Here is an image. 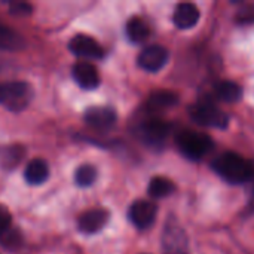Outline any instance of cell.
<instances>
[{
	"instance_id": "1",
	"label": "cell",
	"mask_w": 254,
	"mask_h": 254,
	"mask_svg": "<svg viewBox=\"0 0 254 254\" xmlns=\"http://www.w3.org/2000/svg\"><path fill=\"white\" fill-rule=\"evenodd\" d=\"M211 167L222 179L234 185L246 183L254 176L253 164L238 153L232 152H226L217 156L213 161Z\"/></svg>"
},
{
	"instance_id": "2",
	"label": "cell",
	"mask_w": 254,
	"mask_h": 254,
	"mask_svg": "<svg viewBox=\"0 0 254 254\" xmlns=\"http://www.w3.org/2000/svg\"><path fill=\"white\" fill-rule=\"evenodd\" d=\"M34 97V89L30 83L15 80L0 83V106L9 112H21L27 109Z\"/></svg>"
},
{
	"instance_id": "3",
	"label": "cell",
	"mask_w": 254,
	"mask_h": 254,
	"mask_svg": "<svg viewBox=\"0 0 254 254\" xmlns=\"http://www.w3.org/2000/svg\"><path fill=\"white\" fill-rule=\"evenodd\" d=\"M190 118L193 122H196L201 127H208V128H219L225 129L229 125V118L228 115L220 110L211 100L204 98L193 104L189 110Z\"/></svg>"
},
{
	"instance_id": "4",
	"label": "cell",
	"mask_w": 254,
	"mask_h": 254,
	"mask_svg": "<svg viewBox=\"0 0 254 254\" xmlns=\"http://www.w3.org/2000/svg\"><path fill=\"white\" fill-rule=\"evenodd\" d=\"M177 147L189 159H201L213 149V140L204 132L198 131H182L176 138Z\"/></svg>"
},
{
	"instance_id": "5",
	"label": "cell",
	"mask_w": 254,
	"mask_h": 254,
	"mask_svg": "<svg viewBox=\"0 0 254 254\" xmlns=\"http://www.w3.org/2000/svg\"><path fill=\"white\" fill-rule=\"evenodd\" d=\"M170 134V124L162 119L150 118L138 127L140 138L149 146H161Z\"/></svg>"
},
{
	"instance_id": "6",
	"label": "cell",
	"mask_w": 254,
	"mask_h": 254,
	"mask_svg": "<svg viewBox=\"0 0 254 254\" xmlns=\"http://www.w3.org/2000/svg\"><path fill=\"white\" fill-rule=\"evenodd\" d=\"M170 58V52L165 46L161 45H150L144 48L138 55V65L150 73L159 71Z\"/></svg>"
},
{
	"instance_id": "7",
	"label": "cell",
	"mask_w": 254,
	"mask_h": 254,
	"mask_svg": "<svg viewBox=\"0 0 254 254\" xmlns=\"http://www.w3.org/2000/svg\"><path fill=\"white\" fill-rule=\"evenodd\" d=\"M68 49L79 58L100 60L104 57V51H103L101 45L95 39L85 36V34L74 36L68 43Z\"/></svg>"
},
{
	"instance_id": "8",
	"label": "cell",
	"mask_w": 254,
	"mask_h": 254,
	"mask_svg": "<svg viewBox=\"0 0 254 254\" xmlns=\"http://www.w3.org/2000/svg\"><path fill=\"white\" fill-rule=\"evenodd\" d=\"M158 214V207L156 204L150 202V201H135L131 208H129V220L132 222V225L138 229H147L153 225L155 219Z\"/></svg>"
},
{
	"instance_id": "9",
	"label": "cell",
	"mask_w": 254,
	"mask_h": 254,
	"mask_svg": "<svg viewBox=\"0 0 254 254\" xmlns=\"http://www.w3.org/2000/svg\"><path fill=\"white\" fill-rule=\"evenodd\" d=\"M83 119L91 128L106 131V129H110L112 127H115V124L118 121V115L112 107L92 106L85 112Z\"/></svg>"
},
{
	"instance_id": "10",
	"label": "cell",
	"mask_w": 254,
	"mask_h": 254,
	"mask_svg": "<svg viewBox=\"0 0 254 254\" xmlns=\"http://www.w3.org/2000/svg\"><path fill=\"white\" fill-rule=\"evenodd\" d=\"M73 79L83 89H95L100 85V73L97 67L88 61H77L71 68Z\"/></svg>"
},
{
	"instance_id": "11",
	"label": "cell",
	"mask_w": 254,
	"mask_h": 254,
	"mask_svg": "<svg viewBox=\"0 0 254 254\" xmlns=\"http://www.w3.org/2000/svg\"><path fill=\"white\" fill-rule=\"evenodd\" d=\"M109 211L104 208H92L85 211L79 219V229L83 234H95L109 222Z\"/></svg>"
},
{
	"instance_id": "12",
	"label": "cell",
	"mask_w": 254,
	"mask_h": 254,
	"mask_svg": "<svg viewBox=\"0 0 254 254\" xmlns=\"http://www.w3.org/2000/svg\"><path fill=\"white\" fill-rule=\"evenodd\" d=\"M201 12L196 4L193 3H180L173 15V21L177 28L180 30H189L195 27L199 21Z\"/></svg>"
},
{
	"instance_id": "13",
	"label": "cell",
	"mask_w": 254,
	"mask_h": 254,
	"mask_svg": "<svg viewBox=\"0 0 254 254\" xmlns=\"http://www.w3.org/2000/svg\"><path fill=\"white\" fill-rule=\"evenodd\" d=\"M165 254H186V237L179 226L167 225L164 234Z\"/></svg>"
},
{
	"instance_id": "14",
	"label": "cell",
	"mask_w": 254,
	"mask_h": 254,
	"mask_svg": "<svg viewBox=\"0 0 254 254\" xmlns=\"http://www.w3.org/2000/svg\"><path fill=\"white\" fill-rule=\"evenodd\" d=\"M49 177V165L45 159L36 158L30 161L24 171V179L28 185H42Z\"/></svg>"
},
{
	"instance_id": "15",
	"label": "cell",
	"mask_w": 254,
	"mask_h": 254,
	"mask_svg": "<svg viewBox=\"0 0 254 254\" xmlns=\"http://www.w3.org/2000/svg\"><path fill=\"white\" fill-rule=\"evenodd\" d=\"M179 103V97L173 91H155L147 100V109L149 112H161L165 109H170Z\"/></svg>"
},
{
	"instance_id": "16",
	"label": "cell",
	"mask_w": 254,
	"mask_h": 254,
	"mask_svg": "<svg viewBox=\"0 0 254 254\" xmlns=\"http://www.w3.org/2000/svg\"><path fill=\"white\" fill-rule=\"evenodd\" d=\"M216 97L226 103H237L243 97V88L231 80H222L214 86Z\"/></svg>"
},
{
	"instance_id": "17",
	"label": "cell",
	"mask_w": 254,
	"mask_h": 254,
	"mask_svg": "<svg viewBox=\"0 0 254 254\" xmlns=\"http://www.w3.org/2000/svg\"><path fill=\"white\" fill-rule=\"evenodd\" d=\"M150 34V28L147 25V22L140 18V16H134L128 21L127 24V36L131 42L134 43H141L144 42Z\"/></svg>"
},
{
	"instance_id": "18",
	"label": "cell",
	"mask_w": 254,
	"mask_h": 254,
	"mask_svg": "<svg viewBox=\"0 0 254 254\" xmlns=\"http://www.w3.org/2000/svg\"><path fill=\"white\" fill-rule=\"evenodd\" d=\"M22 46H24L22 37L18 33H15L12 28L0 22V49L18 51V49H22Z\"/></svg>"
},
{
	"instance_id": "19",
	"label": "cell",
	"mask_w": 254,
	"mask_h": 254,
	"mask_svg": "<svg viewBox=\"0 0 254 254\" xmlns=\"http://www.w3.org/2000/svg\"><path fill=\"white\" fill-rule=\"evenodd\" d=\"M176 186L171 180L165 177H153L149 183L147 192L152 198H165L174 192Z\"/></svg>"
},
{
	"instance_id": "20",
	"label": "cell",
	"mask_w": 254,
	"mask_h": 254,
	"mask_svg": "<svg viewBox=\"0 0 254 254\" xmlns=\"http://www.w3.org/2000/svg\"><path fill=\"white\" fill-rule=\"evenodd\" d=\"M22 155L24 150L21 146H9L0 150V164L3 168H15L19 164Z\"/></svg>"
},
{
	"instance_id": "21",
	"label": "cell",
	"mask_w": 254,
	"mask_h": 254,
	"mask_svg": "<svg viewBox=\"0 0 254 254\" xmlns=\"http://www.w3.org/2000/svg\"><path fill=\"white\" fill-rule=\"evenodd\" d=\"M95 180H97V170L94 165L85 164V165H80L74 171V182L80 188H88V186L94 185Z\"/></svg>"
},
{
	"instance_id": "22",
	"label": "cell",
	"mask_w": 254,
	"mask_h": 254,
	"mask_svg": "<svg viewBox=\"0 0 254 254\" xmlns=\"http://www.w3.org/2000/svg\"><path fill=\"white\" fill-rule=\"evenodd\" d=\"M0 243H1V246L4 249L15 250L22 244V235L19 234V231H16L13 228H9L7 231H4L0 235Z\"/></svg>"
},
{
	"instance_id": "23",
	"label": "cell",
	"mask_w": 254,
	"mask_h": 254,
	"mask_svg": "<svg viewBox=\"0 0 254 254\" xmlns=\"http://www.w3.org/2000/svg\"><path fill=\"white\" fill-rule=\"evenodd\" d=\"M10 222H12V217H10L9 210L0 205V235L10 228Z\"/></svg>"
},
{
	"instance_id": "24",
	"label": "cell",
	"mask_w": 254,
	"mask_h": 254,
	"mask_svg": "<svg viewBox=\"0 0 254 254\" xmlns=\"http://www.w3.org/2000/svg\"><path fill=\"white\" fill-rule=\"evenodd\" d=\"M30 12H31V6L27 4V3L16 1V3H12L10 4V13H13V15L24 16V15H30Z\"/></svg>"
},
{
	"instance_id": "25",
	"label": "cell",
	"mask_w": 254,
	"mask_h": 254,
	"mask_svg": "<svg viewBox=\"0 0 254 254\" xmlns=\"http://www.w3.org/2000/svg\"><path fill=\"white\" fill-rule=\"evenodd\" d=\"M254 19V9L253 10H241V13L238 15V21L240 22H250Z\"/></svg>"
}]
</instances>
